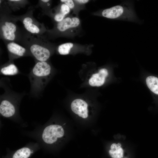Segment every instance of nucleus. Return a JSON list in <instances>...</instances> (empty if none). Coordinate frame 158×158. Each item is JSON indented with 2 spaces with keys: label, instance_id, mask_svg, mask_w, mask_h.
<instances>
[{
  "label": "nucleus",
  "instance_id": "f257e3e1",
  "mask_svg": "<svg viewBox=\"0 0 158 158\" xmlns=\"http://www.w3.org/2000/svg\"><path fill=\"white\" fill-rule=\"evenodd\" d=\"M96 15L106 18L138 23L141 22L134 10L133 1H123L120 4L102 9Z\"/></svg>",
  "mask_w": 158,
  "mask_h": 158
},
{
  "label": "nucleus",
  "instance_id": "f03ea898",
  "mask_svg": "<svg viewBox=\"0 0 158 158\" xmlns=\"http://www.w3.org/2000/svg\"><path fill=\"white\" fill-rule=\"evenodd\" d=\"M51 70L50 65L47 61L36 63L30 74V79L32 88L39 91L46 85Z\"/></svg>",
  "mask_w": 158,
  "mask_h": 158
},
{
  "label": "nucleus",
  "instance_id": "7ed1b4c3",
  "mask_svg": "<svg viewBox=\"0 0 158 158\" xmlns=\"http://www.w3.org/2000/svg\"><path fill=\"white\" fill-rule=\"evenodd\" d=\"M81 25V21L79 18L70 16H67L62 21L58 23L55 30L59 33L72 36L78 32Z\"/></svg>",
  "mask_w": 158,
  "mask_h": 158
},
{
  "label": "nucleus",
  "instance_id": "20e7f679",
  "mask_svg": "<svg viewBox=\"0 0 158 158\" xmlns=\"http://www.w3.org/2000/svg\"><path fill=\"white\" fill-rule=\"evenodd\" d=\"M64 133V130L61 126L51 125L46 127L44 130L42 137L45 143L51 144L55 142L58 138L62 137Z\"/></svg>",
  "mask_w": 158,
  "mask_h": 158
},
{
  "label": "nucleus",
  "instance_id": "39448f33",
  "mask_svg": "<svg viewBox=\"0 0 158 158\" xmlns=\"http://www.w3.org/2000/svg\"><path fill=\"white\" fill-rule=\"evenodd\" d=\"M124 143H114L110 146L108 153L111 158H133V154Z\"/></svg>",
  "mask_w": 158,
  "mask_h": 158
},
{
  "label": "nucleus",
  "instance_id": "423d86ee",
  "mask_svg": "<svg viewBox=\"0 0 158 158\" xmlns=\"http://www.w3.org/2000/svg\"><path fill=\"white\" fill-rule=\"evenodd\" d=\"M30 51L32 55L39 61H46L51 55V52L48 47L39 43L31 44Z\"/></svg>",
  "mask_w": 158,
  "mask_h": 158
},
{
  "label": "nucleus",
  "instance_id": "0eeeda50",
  "mask_svg": "<svg viewBox=\"0 0 158 158\" xmlns=\"http://www.w3.org/2000/svg\"><path fill=\"white\" fill-rule=\"evenodd\" d=\"M1 28V34L4 39L10 41H13L15 39L17 27L13 22L5 21Z\"/></svg>",
  "mask_w": 158,
  "mask_h": 158
},
{
  "label": "nucleus",
  "instance_id": "6e6552de",
  "mask_svg": "<svg viewBox=\"0 0 158 158\" xmlns=\"http://www.w3.org/2000/svg\"><path fill=\"white\" fill-rule=\"evenodd\" d=\"M88 104L85 101L80 99L74 100L71 104L72 111L80 117L85 118L87 117Z\"/></svg>",
  "mask_w": 158,
  "mask_h": 158
},
{
  "label": "nucleus",
  "instance_id": "1a4fd4ad",
  "mask_svg": "<svg viewBox=\"0 0 158 158\" xmlns=\"http://www.w3.org/2000/svg\"><path fill=\"white\" fill-rule=\"evenodd\" d=\"M108 75V71L105 68L99 70L98 73L93 74L89 80V83L92 86L99 87L104 83L106 78Z\"/></svg>",
  "mask_w": 158,
  "mask_h": 158
},
{
  "label": "nucleus",
  "instance_id": "9d476101",
  "mask_svg": "<svg viewBox=\"0 0 158 158\" xmlns=\"http://www.w3.org/2000/svg\"><path fill=\"white\" fill-rule=\"evenodd\" d=\"M7 47L12 58H16L24 56L26 50L23 47L13 42L8 43Z\"/></svg>",
  "mask_w": 158,
  "mask_h": 158
},
{
  "label": "nucleus",
  "instance_id": "9b49d317",
  "mask_svg": "<svg viewBox=\"0 0 158 158\" xmlns=\"http://www.w3.org/2000/svg\"><path fill=\"white\" fill-rule=\"evenodd\" d=\"M22 22L25 28L29 32L33 34H39L41 29L34 19L30 16H27L23 18Z\"/></svg>",
  "mask_w": 158,
  "mask_h": 158
},
{
  "label": "nucleus",
  "instance_id": "f8f14e48",
  "mask_svg": "<svg viewBox=\"0 0 158 158\" xmlns=\"http://www.w3.org/2000/svg\"><path fill=\"white\" fill-rule=\"evenodd\" d=\"M15 112L14 105L8 100L4 99L1 102L0 113L3 116L8 117L12 116Z\"/></svg>",
  "mask_w": 158,
  "mask_h": 158
},
{
  "label": "nucleus",
  "instance_id": "ddd939ff",
  "mask_svg": "<svg viewBox=\"0 0 158 158\" xmlns=\"http://www.w3.org/2000/svg\"><path fill=\"white\" fill-rule=\"evenodd\" d=\"M146 83L150 90L158 95V78L153 76H149L146 79Z\"/></svg>",
  "mask_w": 158,
  "mask_h": 158
},
{
  "label": "nucleus",
  "instance_id": "4468645a",
  "mask_svg": "<svg viewBox=\"0 0 158 158\" xmlns=\"http://www.w3.org/2000/svg\"><path fill=\"white\" fill-rule=\"evenodd\" d=\"M0 73L4 75H13L18 74L19 71L14 63H10L2 67L0 69Z\"/></svg>",
  "mask_w": 158,
  "mask_h": 158
},
{
  "label": "nucleus",
  "instance_id": "2eb2a0df",
  "mask_svg": "<svg viewBox=\"0 0 158 158\" xmlns=\"http://www.w3.org/2000/svg\"><path fill=\"white\" fill-rule=\"evenodd\" d=\"M30 154V149L24 147L17 150L13 154L12 158H28Z\"/></svg>",
  "mask_w": 158,
  "mask_h": 158
},
{
  "label": "nucleus",
  "instance_id": "dca6fc26",
  "mask_svg": "<svg viewBox=\"0 0 158 158\" xmlns=\"http://www.w3.org/2000/svg\"><path fill=\"white\" fill-rule=\"evenodd\" d=\"M60 1L66 4L71 9V10L76 11L78 8L79 5L76 4L74 0H61Z\"/></svg>",
  "mask_w": 158,
  "mask_h": 158
},
{
  "label": "nucleus",
  "instance_id": "f3484780",
  "mask_svg": "<svg viewBox=\"0 0 158 158\" xmlns=\"http://www.w3.org/2000/svg\"><path fill=\"white\" fill-rule=\"evenodd\" d=\"M58 10L66 16L69 14L71 10L66 4L63 3L60 5Z\"/></svg>",
  "mask_w": 158,
  "mask_h": 158
},
{
  "label": "nucleus",
  "instance_id": "a211bd4d",
  "mask_svg": "<svg viewBox=\"0 0 158 158\" xmlns=\"http://www.w3.org/2000/svg\"><path fill=\"white\" fill-rule=\"evenodd\" d=\"M67 16L58 10L54 14L53 18L54 20L58 23L62 21Z\"/></svg>",
  "mask_w": 158,
  "mask_h": 158
},
{
  "label": "nucleus",
  "instance_id": "6ab92c4d",
  "mask_svg": "<svg viewBox=\"0 0 158 158\" xmlns=\"http://www.w3.org/2000/svg\"><path fill=\"white\" fill-rule=\"evenodd\" d=\"M75 2L80 6H83L87 3L89 1L88 0H74Z\"/></svg>",
  "mask_w": 158,
  "mask_h": 158
},
{
  "label": "nucleus",
  "instance_id": "aec40b11",
  "mask_svg": "<svg viewBox=\"0 0 158 158\" xmlns=\"http://www.w3.org/2000/svg\"><path fill=\"white\" fill-rule=\"evenodd\" d=\"M41 1L44 3H47L49 2L50 1L49 0H42Z\"/></svg>",
  "mask_w": 158,
  "mask_h": 158
}]
</instances>
